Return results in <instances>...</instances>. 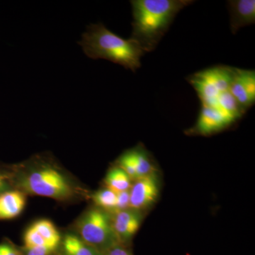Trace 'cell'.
Instances as JSON below:
<instances>
[{"mask_svg":"<svg viewBox=\"0 0 255 255\" xmlns=\"http://www.w3.org/2000/svg\"><path fill=\"white\" fill-rule=\"evenodd\" d=\"M65 255H105L75 235H67L63 241Z\"/></svg>","mask_w":255,"mask_h":255,"instance_id":"7c38bea8","label":"cell"},{"mask_svg":"<svg viewBox=\"0 0 255 255\" xmlns=\"http://www.w3.org/2000/svg\"><path fill=\"white\" fill-rule=\"evenodd\" d=\"M129 190H130V189H129ZM129 190L117 193V204H116V207L114 210V212L111 215L129 209V203H130V194H129Z\"/></svg>","mask_w":255,"mask_h":255,"instance_id":"d6986e66","label":"cell"},{"mask_svg":"<svg viewBox=\"0 0 255 255\" xmlns=\"http://www.w3.org/2000/svg\"><path fill=\"white\" fill-rule=\"evenodd\" d=\"M92 199L97 208L112 214L117 204V194L106 187L95 192L92 196Z\"/></svg>","mask_w":255,"mask_h":255,"instance_id":"2e32d148","label":"cell"},{"mask_svg":"<svg viewBox=\"0 0 255 255\" xmlns=\"http://www.w3.org/2000/svg\"><path fill=\"white\" fill-rule=\"evenodd\" d=\"M23 190L29 194L55 199H65L73 195V190L65 177L50 166H42L23 178Z\"/></svg>","mask_w":255,"mask_h":255,"instance_id":"5b68a950","label":"cell"},{"mask_svg":"<svg viewBox=\"0 0 255 255\" xmlns=\"http://www.w3.org/2000/svg\"><path fill=\"white\" fill-rule=\"evenodd\" d=\"M191 0H132V31L130 38L145 53L151 52L167 31L179 11Z\"/></svg>","mask_w":255,"mask_h":255,"instance_id":"6da1fadb","label":"cell"},{"mask_svg":"<svg viewBox=\"0 0 255 255\" xmlns=\"http://www.w3.org/2000/svg\"><path fill=\"white\" fill-rule=\"evenodd\" d=\"M0 251L2 255H19L16 250L8 245H0Z\"/></svg>","mask_w":255,"mask_h":255,"instance_id":"7402d4cb","label":"cell"},{"mask_svg":"<svg viewBox=\"0 0 255 255\" xmlns=\"http://www.w3.org/2000/svg\"><path fill=\"white\" fill-rule=\"evenodd\" d=\"M235 68L219 65L191 75L187 80L197 92L201 106L215 107L220 96L230 91Z\"/></svg>","mask_w":255,"mask_h":255,"instance_id":"277c9868","label":"cell"},{"mask_svg":"<svg viewBox=\"0 0 255 255\" xmlns=\"http://www.w3.org/2000/svg\"><path fill=\"white\" fill-rule=\"evenodd\" d=\"M160 191V182L157 172L135 179L129 190V209L145 212L157 201Z\"/></svg>","mask_w":255,"mask_h":255,"instance_id":"8992f818","label":"cell"},{"mask_svg":"<svg viewBox=\"0 0 255 255\" xmlns=\"http://www.w3.org/2000/svg\"><path fill=\"white\" fill-rule=\"evenodd\" d=\"M131 150L135 169H136L137 179L157 172L150 154L142 146H137L135 148L131 149Z\"/></svg>","mask_w":255,"mask_h":255,"instance_id":"5bb4252c","label":"cell"},{"mask_svg":"<svg viewBox=\"0 0 255 255\" xmlns=\"http://www.w3.org/2000/svg\"><path fill=\"white\" fill-rule=\"evenodd\" d=\"M26 197L21 191H5L0 194V220L14 219L24 209Z\"/></svg>","mask_w":255,"mask_h":255,"instance_id":"8fae6325","label":"cell"},{"mask_svg":"<svg viewBox=\"0 0 255 255\" xmlns=\"http://www.w3.org/2000/svg\"><path fill=\"white\" fill-rule=\"evenodd\" d=\"M117 164H118L117 166L123 169L132 179V182L137 179L136 169H135L131 150L126 151L122 154L118 159Z\"/></svg>","mask_w":255,"mask_h":255,"instance_id":"e0dca14e","label":"cell"},{"mask_svg":"<svg viewBox=\"0 0 255 255\" xmlns=\"http://www.w3.org/2000/svg\"><path fill=\"white\" fill-rule=\"evenodd\" d=\"M0 255H1V251H0Z\"/></svg>","mask_w":255,"mask_h":255,"instance_id":"cb8c5ba5","label":"cell"},{"mask_svg":"<svg viewBox=\"0 0 255 255\" xmlns=\"http://www.w3.org/2000/svg\"><path fill=\"white\" fill-rule=\"evenodd\" d=\"M105 255H132L124 244H119L114 246L110 251H107Z\"/></svg>","mask_w":255,"mask_h":255,"instance_id":"44dd1931","label":"cell"},{"mask_svg":"<svg viewBox=\"0 0 255 255\" xmlns=\"http://www.w3.org/2000/svg\"><path fill=\"white\" fill-rule=\"evenodd\" d=\"M31 226L50 245L58 247L60 241V236L53 223L48 220H39Z\"/></svg>","mask_w":255,"mask_h":255,"instance_id":"9a60e30c","label":"cell"},{"mask_svg":"<svg viewBox=\"0 0 255 255\" xmlns=\"http://www.w3.org/2000/svg\"><path fill=\"white\" fill-rule=\"evenodd\" d=\"M105 182L106 187L117 194L129 190L132 181L123 169L117 166L110 169L106 176Z\"/></svg>","mask_w":255,"mask_h":255,"instance_id":"4fadbf2b","label":"cell"},{"mask_svg":"<svg viewBox=\"0 0 255 255\" xmlns=\"http://www.w3.org/2000/svg\"><path fill=\"white\" fill-rule=\"evenodd\" d=\"M77 230L80 239L104 254L121 244L114 231L112 215L100 208H92L82 215Z\"/></svg>","mask_w":255,"mask_h":255,"instance_id":"3957f363","label":"cell"},{"mask_svg":"<svg viewBox=\"0 0 255 255\" xmlns=\"http://www.w3.org/2000/svg\"><path fill=\"white\" fill-rule=\"evenodd\" d=\"M56 248L53 246H46L36 247L26 250V255H50Z\"/></svg>","mask_w":255,"mask_h":255,"instance_id":"ffe728a7","label":"cell"},{"mask_svg":"<svg viewBox=\"0 0 255 255\" xmlns=\"http://www.w3.org/2000/svg\"><path fill=\"white\" fill-rule=\"evenodd\" d=\"M237 119L217 107L201 106L199 118L194 127L189 129V135H213L233 125Z\"/></svg>","mask_w":255,"mask_h":255,"instance_id":"52a82bcc","label":"cell"},{"mask_svg":"<svg viewBox=\"0 0 255 255\" xmlns=\"http://www.w3.org/2000/svg\"><path fill=\"white\" fill-rule=\"evenodd\" d=\"M79 44L88 58L109 60L132 72L141 66L145 53L135 41L124 39L102 23L89 25Z\"/></svg>","mask_w":255,"mask_h":255,"instance_id":"7a4b0ae2","label":"cell"},{"mask_svg":"<svg viewBox=\"0 0 255 255\" xmlns=\"http://www.w3.org/2000/svg\"><path fill=\"white\" fill-rule=\"evenodd\" d=\"M23 241H24L25 249H29V248H36V247L40 246H53L50 245L48 242L45 241L38 234L36 230L32 228V226L28 228L26 233H25ZM55 248H57V247H55Z\"/></svg>","mask_w":255,"mask_h":255,"instance_id":"ac0fdd59","label":"cell"},{"mask_svg":"<svg viewBox=\"0 0 255 255\" xmlns=\"http://www.w3.org/2000/svg\"><path fill=\"white\" fill-rule=\"evenodd\" d=\"M6 187V178L3 174H0V194L3 193Z\"/></svg>","mask_w":255,"mask_h":255,"instance_id":"603a6c76","label":"cell"},{"mask_svg":"<svg viewBox=\"0 0 255 255\" xmlns=\"http://www.w3.org/2000/svg\"><path fill=\"white\" fill-rule=\"evenodd\" d=\"M143 214L141 211L128 209L112 215L114 231L121 243H128L136 234L141 226Z\"/></svg>","mask_w":255,"mask_h":255,"instance_id":"9c48e42d","label":"cell"},{"mask_svg":"<svg viewBox=\"0 0 255 255\" xmlns=\"http://www.w3.org/2000/svg\"><path fill=\"white\" fill-rule=\"evenodd\" d=\"M230 24L233 33L255 22V0H231L228 1Z\"/></svg>","mask_w":255,"mask_h":255,"instance_id":"30bf717a","label":"cell"},{"mask_svg":"<svg viewBox=\"0 0 255 255\" xmlns=\"http://www.w3.org/2000/svg\"><path fill=\"white\" fill-rule=\"evenodd\" d=\"M242 110L246 112L255 102V72L235 68L234 78L230 88Z\"/></svg>","mask_w":255,"mask_h":255,"instance_id":"ba28073f","label":"cell"}]
</instances>
